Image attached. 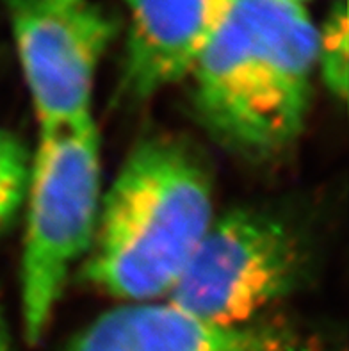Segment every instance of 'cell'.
I'll return each mask as SVG.
<instances>
[{"label": "cell", "mask_w": 349, "mask_h": 351, "mask_svg": "<svg viewBox=\"0 0 349 351\" xmlns=\"http://www.w3.org/2000/svg\"><path fill=\"white\" fill-rule=\"evenodd\" d=\"M319 32L292 0H230L191 68L200 121L226 148L265 159L303 132Z\"/></svg>", "instance_id": "obj_1"}, {"label": "cell", "mask_w": 349, "mask_h": 351, "mask_svg": "<svg viewBox=\"0 0 349 351\" xmlns=\"http://www.w3.org/2000/svg\"><path fill=\"white\" fill-rule=\"evenodd\" d=\"M213 221L202 159L177 138L145 139L102 196L86 278L125 303L166 298Z\"/></svg>", "instance_id": "obj_2"}, {"label": "cell", "mask_w": 349, "mask_h": 351, "mask_svg": "<svg viewBox=\"0 0 349 351\" xmlns=\"http://www.w3.org/2000/svg\"><path fill=\"white\" fill-rule=\"evenodd\" d=\"M100 202V134L93 116L40 132L23 202L27 216L20 293L29 343L43 337L71 269L88 255Z\"/></svg>", "instance_id": "obj_3"}, {"label": "cell", "mask_w": 349, "mask_h": 351, "mask_svg": "<svg viewBox=\"0 0 349 351\" xmlns=\"http://www.w3.org/2000/svg\"><path fill=\"white\" fill-rule=\"evenodd\" d=\"M303 266L285 223L264 210H232L210 223L166 302L213 325H252L292 293Z\"/></svg>", "instance_id": "obj_4"}, {"label": "cell", "mask_w": 349, "mask_h": 351, "mask_svg": "<svg viewBox=\"0 0 349 351\" xmlns=\"http://www.w3.org/2000/svg\"><path fill=\"white\" fill-rule=\"evenodd\" d=\"M40 132L86 120L116 25L95 0H5Z\"/></svg>", "instance_id": "obj_5"}, {"label": "cell", "mask_w": 349, "mask_h": 351, "mask_svg": "<svg viewBox=\"0 0 349 351\" xmlns=\"http://www.w3.org/2000/svg\"><path fill=\"white\" fill-rule=\"evenodd\" d=\"M62 351H310L289 326L205 323L168 302L125 303L86 326Z\"/></svg>", "instance_id": "obj_6"}, {"label": "cell", "mask_w": 349, "mask_h": 351, "mask_svg": "<svg viewBox=\"0 0 349 351\" xmlns=\"http://www.w3.org/2000/svg\"><path fill=\"white\" fill-rule=\"evenodd\" d=\"M128 13L121 91L146 100L187 79L230 0H125Z\"/></svg>", "instance_id": "obj_7"}, {"label": "cell", "mask_w": 349, "mask_h": 351, "mask_svg": "<svg viewBox=\"0 0 349 351\" xmlns=\"http://www.w3.org/2000/svg\"><path fill=\"white\" fill-rule=\"evenodd\" d=\"M317 68L328 91L341 102L348 95V5L339 0L317 29Z\"/></svg>", "instance_id": "obj_8"}, {"label": "cell", "mask_w": 349, "mask_h": 351, "mask_svg": "<svg viewBox=\"0 0 349 351\" xmlns=\"http://www.w3.org/2000/svg\"><path fill=\"white\" fill-rule=\"evenodd\" d=\"M31 156L13 132L0 127V234L14 221L25 202Z\"/></svg>", "instance_id": "obj_9"}, {"label": "cell", "mask_w": 349, "mask_h": 351, "mask_svg": "<svg viewBox=\"0 0 349 351\" xmlns=\"http://www.w3.org/2000/svg\"><path fill=\"white\" fill-rule=\"evenodd\" d=\"M0 351H9V335L2 316H0Z\"/></svg>", "instance_id": "obj_10"}, {"label": "cell", "mask_w": 349, "mask_h": 351, "mask_svg": "<svg viewBox=\"0 0 349 351\" xmlns=\"http://www.w3.org/2000/svg\"><path fill=\"white\" fill-rule=\"evenodd\" d=\"M292 2H300V4H305L306 0H292Z\"/></svg>", "instance_id": "obj_11"}]
</instances>
